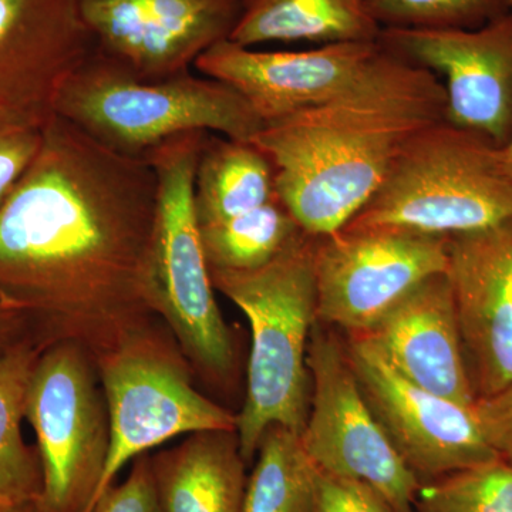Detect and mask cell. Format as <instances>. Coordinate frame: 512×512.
<instances>
[{"label":"cell","mask_w":512,"mask_h":512,"mask_svg":"<svg viewBox=\"0 0 512 512\" xmlns=\"http://www.w3.org/2000/svg\"><path fill=\"white\" fill-rule=\"evenodd\" d=\"M79 9L97 52L157 82L190 72L229 40L244 0H79Z\"/></svg>","instance_id":"obj_13"},{"label":"cell","mask_w":512,"mask_h":512,"mask_svg":"<svg viewBox=\"0 0 512 512\" xmlns=\"http://www.w3.org/2000/svg\"><path fill=\"white\" fill-rule=\"evenodd\" d=\"M53 113L104 147L138 158L191 131L251 141L265 126L227 83L191 72L148 82L96 49L60 87Z\"/></svg>","instance_id":"obj_4"},{"label":"cell","mask_w":512,"mask_h":512,"mask_svg":"<svg viewBox=\"0 0 512 512\" xmlns=\"http://www.w3.org/2000/svg\"><path fill=\"white\" fill-rule=\"evenodd\" d=\"M343 342L366 403L421 484L500 460L485 441L473 406L404 379L363 336L345 335Z\"/></svg>","instance_id":"obj_10"},{"label":"cell","mask_w":512,"mask_h":512,"mask_svg":"<svg viewBox=\"0 0 512 512\" xmlns=\"http://www.w3.org/2000/svg\"><path fill=\"white\" fill-rule=\"evenodd\" d=\"M25 419L42 466L39 511L90 512L109 453V416L74 343H50L37 357Z\"/></svg>","instance_id":"obj_7"},{"label":"cell","mask_w":512,"mask_h":512,"mask_svg":"<svg viewBox=\"0 0 512 512\" xmlns=\"http://www.w3.org/2000/svg\"><path fill=\"white\" fill-rule=\"evenodd\" d=\"M313 512H394V510L367 485L319 471L318 494H316Z\"/></svg>","instance_id":"obj_28"},{"label":"cell","mask_w":512,"mask_h":512,"mask_svg":"<svg viewBox=\"0 0 512 512\" xmlns=\"http://www.w3.org/2000/svg\"><path fill=\"white\" fill-rule=\"evenodd\" d=\"M316 237L303 232L254 271H212V285L247 316L252 345L247 396L237 416L239 448L254 460L266 430L301 436L311 407L308 348L316 322Z\"/></svg>","instance_id":"obj_3"},{"label":"cell","mask_w":512,"mask_h":512,"mask_svg":"<svg viewBox=\"0 0 512 512\" xmlns=\"http://www.w3.org/2000/svg\"><path fill=\"white\" fill-rule=\"evenodd\" d=\"M207 134L168 138L144 157L158 181L144 295L194 362L225 376L234 366V345L215 301L194 207L195 170Z\"/></svg>","instance_id":"obj_6"},{"label":"cell","mask_w":512,"mask_h":512,"mask_svg":"<svg viewBox=\"0 0 512 512\" xmlns=\"http://www.w3.org/2000/svg\"><path fill=\"white\" fill-rule=\"evenodd\" d=\"M413 512H512V467L495 460L427 481Z\"/></svg>","instance_id":"obj_24"},{"label":"cell","mask_w":512,"mask_h":512,"mask_svg":"<svg viewBox=\"0 0 512 512\" xmlns=\"http://www.w3.org/2000/svg\"><path fill=\"white\" fill-rule=\"evenodd\" d=\"M384 55L379 40L332 43L303 52H255L224 40L202 53L194 66L241 93L266 124L349 92Z\"/></svg>","instance_id":"obj_14"},{"label":"cell","mask_w":512,"mask_h":512,"mask_svg":"<svg viewBox=\"0 0 512 512\" xmlns=\"http://www.w3.org/2000/svg\"><path fill=\"white\" fill-rule=\"evenodd\" d=\"M235 431L191 434L151 458L164 512H242L248 478Z\"/></svg>","instance_id":"obj_18"},{"label":"cell","mask_w":512,"mask_h":512,"mask_svg":"<svg viewBox=\"0 0 512 512\" xmlns=\"http://www.w3.org/2000/svg\"><path fill=\"white\" fill-rule=\"evenodd\" d=\"M101 379L110 441L90 512L120 471L151 448L183 434L237 429V416L198 393L177 366L157 353L120 349L104 360Z\"/></svg>","instance_id":"obj_11"},{"label":"cell","mask_w":512,"mask_h":512,"mask_svg":"<svg viewBox=\"0 0 512 512\" xmlns=\"http://www.w3.org/2000/svg\"><path fill=\"white\" fill-rule=\"evenodd\" d=\"M279 197L255 210L200 225L202 248L212 271H254L274 261L303 234Z\"/></svg>","instance_id":"obj_22"},{"label":"cell","mask_w":512,"mask_h":512,"mask_svg":"<svg viewBox=\"0 0 512 512\" xmlns=\"http://www.w3.org/2000/svg\"><path fill=\"white\" fill-rule=\"evenodd\" d=\"M45 126L0 113V205L35 158Z\"/></svg>","instance_id":"obj_26"},{"label":"cell","mask_w":512,"mask_h":512,"mask_svg":"<svg viewBox=\"0 0 512 512\" xmlns=\"http://www.w3.org/2000/svg\"><path fill=\"white\" fill-rule=\"evenodd\" d=\"M29 339L35 340L29 320L0 305V349Z\"/></svg>","instance_id":"obj_30"},{"label":"cell","mask_w":512,"mask_h":512,"mask_svg":"<svg viewBox=\"0 0 512 512\" xmlns=\"http://www.w3.org/2000/svg\"><path fill=\"white\" fill-rule=\"evenodd\" d=\"M379 23L366 0H244L229 40L251 47L266 42L320 45L377 42Z\"/></svg>","instance_id":"obj_19"},{"label":"cell","mask_w":512,"mask_h":512,"mask_svg":"<svg viewBox=\"0 0 512 512\" xmlns=\"http://www.w3.org/2000/svg\"><path fill=\"white\" fill-rule=\"evenodd\" d=\"M379 42L443 77L448 123L497 148L511 143L512 8L478 29H382Z\"/></svg>","instance_id":"obj_12"},{"label":"cell","mask_w":512,"mask_h":512,"mask_svg":"<svg viewBox=\"0 0 512 512\" xmlns=\"http://www.w3.org/2000/svg\"><path fill=\"white\" fill-rule=\"evenodd\" d=\"M157 191L146 158L116 153L53 114L0 205V305L45 343L72 318L147 306Z\"/></svg>","instance_id":"obj_1"},{"label":"cell","mask_w":512,"mask_h":512,"mask_svg":"<svg viewBox=\"0 0 512 512\" xmlns=\"http://www.w3.org/2000/svg\"><path fill=\"white\" fill-rule=\"evenodd\" d=\"M512 220V178L497 147L446 119L414 134L383 183L343 228L453 237Z\"/></svg>","instance_id":"obj_5"},{"label":"cell","mask_w":512,"mask_h":512,"mask_svg":"<svg viewBox=\"0 0 512 512\" xmlns=\"http://www.w3.org/2000/svg\"><path fill=\"white\" fill-rule=\"evenodd\" d=\"M498 161H500L501 170L508 177L512 178V141L504 148H497Z\"/></svg>","instance_id":"obj_31"},{"label":"cell","mask_w":512,"mask_h":512,"mask_svg":"<svg viewBox=\"0 0 512 512\" xmlns=\"http://www.w3.org/2000/svg\"><path fill=\"white\" fill-rule=\"evenodd\" d=\"M446 101L436 74L386 49L349 92L269 121L251 143L303 231L325 237L365 207L414 134L446 119Z\"/></svg>","instance_id":"obj_2"},{"label":"cell","mask_w":512,"mask_h":512,"mask_svg":"<svg viewBox=\"0 0 512 512\" xmlns=\"http://www.w3.org/2000/svg\"><path fill=\"white\" fill-rule=\"evenodd\" d=\"M448 241L397 228L316 237V322L345 335L367 332L417 285L447 272Z\"/></svg>","instance_id":"obj_9"},{"label":"cell","mask_w":512,"mask_h":512,"mask_svg":"<svg viewBox=\"0 0 512 512\" xmlns=\"http://www.w3.org/2000/svg\"><path fill=\"white\" fill-rule=\"evenodd\" d=\"M276 198L274 167L255 144L207 134L195 170L198 225L237 217Z\"/></svg>","instance_id":"obj_20"},{"label":"cell","mask_w":512,"mask_h":512,"mask_svg":"<svg viewBox=\"0 0 512 512\" xmlns=\"http://www.w3.org/2000/svg\"><path fill=\"white\" fill-rule=\"evenodd\" d=\"M0 512H40L37 501L16 505H0Z\"/></svg>","instance_id":"obj_32"},{"label":"cell","mask_w":512,"mask_h":512,"mask_svg":"<svg viewBox=\"0 0 512 512\" xmlns=\"http://www.w3.org/2000/svg\"><path fill=\"white\" fill-rule=\"evenodd\" d=\"M473 412L488 446L512 467V383L500 392L477 397Z\"/></svg>","instance_id":"obj_29"},{"label":"cell","mask_w":512,"mask_h":512,"mask_svg":"<svg viewBox=\"0 0 512 512\" xmlns=\"http://www.w3.org/2000/svg\"><path fill=\"white\" fill-rule=\"evenodd\" d=\"M510 5H511V8H512V0H510Z\"/></svg>","instance_id":"obj_33"},{"label":"cell","mask_w":512,"mask_h":512,"mask_svg":"<svg viewBox=\"0 0 512 512\" xmlns=\"http://www.w3.org/2000/svg\"><path fill=\"white\" fill-rule=\"evenodd\" d=\"M46 346L29 339L0 349V505L30 503L42 493L39 453L23 439L22 421L30 375Z\"/></svg>","instance_id":"obj_21"},{"label":"cell","mask_w":512,"mask_h":512,"mask_svg":"<svg viewBox=\"0 0 512 512\" xmlns=\"http://www.w3.org/2000/svg\"><path fill=\"white\" fill-rule=\"evenodd\" d=\"M255 457L242 512L315 511L319 471L299 434L272 426Z\"/></svg>","instance_id":"obj_23"},{"label":"cell","mask_w":512,"mask_h":512,"mask_svg":"<svg viewBox=\"0 0 512 512\" xmlns=\"http://www.w3.org/2000/svg\"><path fill=\"white\" fill-rule=\"evenodd\" d=\"M93 49L79 0H0V113L45 126Z\"/></svg>","instance_id":"obj_16"},{"label":"cell","mask_w":512,"mask_h":512,"mask_svg":"<svg viewBox=\"0 0 512 512\" xmlns=\"http://www.w3.org/2000/svg\"><path fill=\"white\" fill-rule=\"evenodd\" d=\"M382 29L474 30L504 15L510 0H366Z\"/></svg>","instance_id":"obj_25"},{"label":"cell","mask_w":512,"mask_h":512,"mask_svg":"<svg viewBox=\"0 0 512 512\" xmlns=\"http://www.w3.org/2000/svg\"><path fill=\"white\" fill-rule=\"evenodd\" d=\"M448 279L477 397L512 383V220L448 241Z\"/></svg>","instance_id":"obj_15"},{"label":"cell","mask_w":512,"mask_h":512,"mask_svg":"<svg viewBox=\"0 0 512 512\" xmlns=\"http://www.w3.org/2000/svg\"><path fill=\"white\" fill-rule=\"evenodd\" d=\"M311 407L301 443L320 473L372 488L394 512H413L421 483L370 410L342 336L313 325L308 348Z\"/></svg>","instance_id":"obj_8"},{"label":"cell","mask_w":512,"mask_h":512,"mask_svg":"<svg viewBox=\"0 0 512 512\" xmlns=\"http://www.w3.org/2000/svg\"><path fill=\"white\" fill-rule=\"evenodd\" d=\"M92 512H164L154 483L151 457L134 460V466L123 483L111 485Z\"/></svg>","instance_id":"obj_27"},{"label":"cell","mask_w":512,"mask_h":512,"mask_svg":"<svg viewBox=\"0 0 512 512\" xmlns=\"http://www.w3.org/2000/svg\"><path fill=\"white\" fill-rule=\"evenodd\" d=\"M360 336L404 379L464 406L476 402L447 272L421 282Z\"/></svg>","instance_id":"obj_17"}]
</instances>
